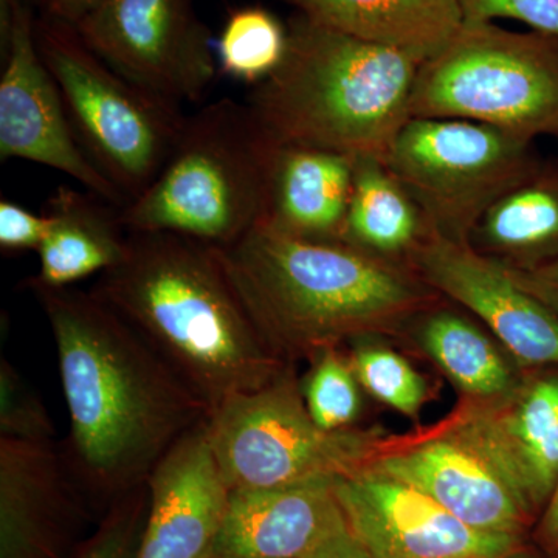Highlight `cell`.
<instances>
[{"label":"cell","instance_id":"obj_18","mask_svg":"<svg viewBox=\"0 0 558 558\" xmlns=\"http://www.w3.org/2000/svg\"><path fill=\"white\" fill-rule=\"evenodd\" d=\"M453 435L501 473L529 512L539 508L558 486V379L510 392L502 405L469 411Z\"/></svg>","mask_w":558,"mask_h":558},{"label":"cell","instance_id":"obj_31","mask_svg":"<svg viewBox=\"0 0 558 558\" xmlns=\"http://www.w3.org/2000/svg\"><path fill=\"white\" fill-rule=\"evenodd\" d=\"M50 218L46 211L35 215L14 202H0V247L3 252H38L50 230Z\"/></svg>","mask_w":558,"mask_h":558},{"label":"cell","instance_id":"obj_36","mask_svg":"<svg viewBox=\"0 0 558 558\" xmlns=\"http://www.w3.org/2000/svg\"><path fill=\"white\" fill-rule=\"evenodd\" d=\"M510 558H531V557H524V556H521L520 553H517L515 556L510 557Z\"/></svg>","mask_w":558,"mask_h":558},{"label":"cell","instance_id":"obj_6","mask_svg":"<svg viewBox=\"0 0 558 558\" xmlns=\"http://www.w3.org/2000/svg\"><path fill=\"white\" fill-rule=\"evenodd\" d=\"M411 119L476 121L532 142L558 138V38L462 24L418 65Z\"/></svg>","mask_w":558,"mask_h":558},{"label":"cell","instance_id":"obj_3","mask_svg":"<svg viewBox=\"0 0 558 558\" xmlns=\"http://www.w3.org/2000/svg\"><path fill=\"white\" fill-rule=\"evenodd\" d=\"M220 250L250 314L281 357L319 354L409 317L427 301L416 279L343 241L303 240L260 222Z\"/></svg>","mask_w":558,"mask_h":558},{"label":"cell","instance_id":"obj_28","mask_svg":"<svg viewBox=\"0 0 558 558\" xmlns=\"http://www.w3.org/2000/svg\"><path fill=\"white\" fill-rule=\"evenodd\" d=\"M57 429L43 400L14 369L0 362V438L53 442Z\"/></svg>","mask_w":558,"mask_h":558},{"label":"cell","instance_id":"obj_8","mask_svg":"<svg viewBox=\"0 0 558 558\" xmlns=\"http://www.w3.org/2000/svg\"><path fill=\"white\" fill-rule=\"evenodd\" d=\"M207 424L230 490L344 478L379 457L374 436L319 428L289 369L266 387L227 400Z\"/></svg>","mask_w":558,"mask_h":558},{"label":"cell","instance_id":"obj_25","mask_svg":"<svg viewBox=\"0 0 558 558\" xmlns=\"http://www.w3.org/2000/svg\"><path fill=\"white\" fill-rule=\"evenodd\" d=\"M288 25L259 5L231 10L220 32L216 58L219 73L256 87L284 61Z\"/></svg>","mask_w":558,"mask_h":558},{"label":"cell","instance_id":"obj_19","mask_svg":"<svg viewBox=\"0 0 558 558\" xmlns=\"http://www.w3.org/2000/svg\"><path fill=\"white\" fill-rule=\"evenodd\" d=\"M354 168L347 154L278 145L264 222L303 240L343 241Z\"/></svg>","mask_w":558,"mask_h":558},{"label":"cell","instance_id":"obj_15","mask_svg":"<svg viewBox=\"0 0 558 558\" xmlns=\"http://www.w3.org/2000/svg\"><path fill=\"white\" fill-rule=\"evenodd\" d=\"M207 421L182 436L150 472L148 512L134 558H204L218 537L231 490Z\"/></svg>","mask_w":558,"mask_h":558},{"label":"cell","instance_id":"obj_30","mask_svg":"<svg viewBox=\"0 0 558 558\" xmlns=\"http://www.w3.org/2000/svg\"><path fill=\"white\" fill-rule=\"evenodd\" d=\"M464 25L523 22L531 31L558 38V0H457Z\"/></svg>","mask_w":558,"mask_h":558},{"label":"cell","instance_id":"obj_2","mask_svg":"<svg viewBox=\"0 0 558 558\" xmlns=\"http://www.w3.org/2000/svg\"><path fill=\"white\" fill-rule=\"evenodd\" d=\"M92 292L137 329L209 414L288 371L215 245L168 231H130L126 258L101 274Z\"/></svg>","mask_w":558,"mask_h":558},{"label":"cell","instance_id":"obj_34","mask_svg":"<svg viewBox=\"0 0 558 558\" xmlns=\"http://www.w3.org/2000/svg\"><path fill=\"white\" fill-rule=\"evenodd\" d=\"M543 538L554 548H558V486L548 502L542 523Z\"/></svg>","mask_w":558,"mask_h":558},{"label":"cell","instance_id":"obj_14","mask_svg":"<svg viewBox=\"0 0 558 558\" xmlns=\"http://www.w3.org/2000/svg\"><path fill=\"white\" fill-rule=\"evenodd\" d=\"M411 264L425 284L483 319L521 362L558 365V315L501 264L436 234Z\"/></svg>","mask_w":558,"mask_h":558},{"label":"cell","instance_id":"obj_20","mask_svg":"<svg viewBox=\"0 0 558 558\" xmlns=\"http://www.w3.org/2000/svg\"><path fill=\"white\" fill-rule=\"evenodd\" d=\"M50 230L38 250L36 281L49 288H72L81 279L119 266L130 248V231L120 208L95 194L60 186L46 209Z\"/></svg>","mask_w":558,"mask_h":558},{"label":"cell","instance_id":"obj_27","mask_svg":"<svg viewBox=\"0 0 558 558\" xmlns=\"http://www.w3.org/2000/svg\"><path fill=\"white\" fill-rule=\"evenodd\" d=\"M352 368L374 398L407 416H416L425 400V384L405 359L389 349L365 344L355 352Z\"/></svg>","mask_w":558,"mask_h":558},{"label":"cell","instance_id":"obj_9","mask_svg":"<svg viewBox=\"0 0 558 558\" xmlns=\"http://www.w3.org/2000/svg\"><path fill=\"white\" fill-rule=\"evenodd\" d=\"M384 163L432 234L468 244L484 213L542 161L534 142L512 132L469 120L410 119Z\"/></svg>","mask_w":558,"mask_h":558},{"label":"cell","instance_id":"obj_24","mask_svg":"<svg viewBox=\"0 0 558 558\" xmlns=\"http://www.w3.org/2000/svg\"><path fill=\"white\" fill-rule=\"evenodd\" d=\"M422 343L429 355L469 395L501 398L513 389L512 373L490 340L475 325L449 311L425 319Z\"/></svg>","mask_w":558,"mask_h":558},{"label":"cell","instance_id":"obj_7","mask_svg":"<svg viewBox=\"0 0 558 558\" xmlns=\"http://www.w3.org/2000/svg\"><path fill=\"white\" fill-rule=\"evenodd\" d=\"M35 36L81 146L131 204L178 145L186 121L182 108L110 69L68 22L43 14Z\"/></svg>","mask_w":558,"mask_h":558},{"label":"cell","instance_id":"obj_29","mask_svg":"<svg viewBox=\"0 0 558 558\" xmlns=\"http://www.w3.org/2000/svg\"><path fill=\"white\" fill-rule=\"evenodd\" d=\"M148 501L146 484L113 501L94 537L84 542L75 558H134Z\"/></svg>","mask_w":558,"mask_h":558},{"label":"cell","instance_id":"obj_21","mask_svg":"<svg viewBox=\"0 0 558 558\" xmlns=\"http://www.w3.org/2000/svg\"><path fill=\"white\" fill-rule=\"evenodd\" d=\"M307 20L421 62L461 31L457 0H286Z\"/></svg>","mask_w":558,"mask_h":558},{"label":"cell","instance_id":"obj_16","mask_svg":"<svg viewBox=\"0 0 558 558\" xmlns=\"http://www.w3.org/2000/svg\"><path fill=\"white\" fill-rule=\"evenodd\" d=\"M336 480L231 490L218 537L204 558H318L352 534Z\"/></svg>","mask_w":558,"mask_h":558},{"label":"cell","instance_id":"obj_26","mask_svg":"<svg viewBox=\"0 0 558 558\" xmlns=\"http://www.w3.org/2000/svg\"><path fill=\"white\" fill-rule=\"evenodd\" d=\"M354 368L333 348L319 352L303 385L304 402L315 424L325 432H343L360 411Z\"/></svg>","mask_w":558,"mask_h":558},{"label":"cell","instance_id":"obj_32","mask_svg":"<svg viewBox=\"0 0 558 558\" xmlns=\"http://www.w3.org/2000/svg\"><path fill=\"white\" fill-rule=\"evenodd\" d=\"M505 267L513 279L527 292L537 296L558 315V259L532 267V269H512Z\"/></svg>","mask_w":558,"mask_h":558},{"label":"cell","instance_id":"obj_12","mask_svg":"<svg viewBox=\"0 0 558 558\" xmlns=\"http://www.w3.org/2000/svg\"><path fill=\"white\" fill-rule=\"evenodd\" d=\"M351 529L373 558H510L519 537L465 524L373 465L333 481Z\"/></svg>","mask_w":558,"mask_h":558},{"label":"cell","instance_id":"obj_37","mask_svg":"<svg viewBox=\"0 0 558 558\" xmlns=\"http://www.w3.org/2000/svg\"><path fill=\"white\" fill-rule=\"evenodd\" d=\"M28 3L38 2V0H27Z\"/></svg>","mask_w":558,"mask_h":558},{"label":"cell","instance_id":"obj_35","mask_svg":"<svg viewBox=\"0 0 558 558\" xmlns=\"http://www.w3.org/2000/svg\"><path fill=\"white\" fill-rule=\"evenodd\" d=\"M318 558H373L369 556L368 550L363 548L360 545L355 535H349L348 538H344L343 542L339 543V545L333 546L332 549L328 550V553L323 554L322 557Z\"/></svg>","mask_w":558,"mask_h":558},{"label":"cell","instance_id":"obj_23","mask_svg":"<svg viewBox=\"0 0 558 558\" xmlns=\"http://www.w3.org/2000/svg\"><path fill=\"white\" fill-rule=\"evenodd\" d=\"M427 219L384 160L355 159L343 242L379 258L409 255L428 240Z\"/></svg>","mask_w":558,"mask_h":558},{"label":"cell","instance_id":"obj_13","mask_svg":"<svg viewBox=\"0 0 558 558\" xmlns=\"http://www.w3.org/2000/svg\"><path fill=\"white\" fill-rule=\"evenodd\" d=\"M86 499L54 440L0 438V558H75Z\"/></svg>","mask_w":558,"mask_h":558},{"label":"cell","instance_id":"obj_1","mask_svg":"<svg viewBox=\"0 0 558 558\" xmlns=\"http://www.w3.org/2000/svg\"><path fill=\"white\" fill-rule=\"evenodd\" d=\"M57 347L70 435L64 449L87 497L112 505L145 486L207 403L137 329L94 292L28 279Z\"/></svg>","mask_w":558,"mask_h":558},{"label":"cell","instance_id":"obj_10","mask_svg":"<svg viewBox=\"0 0 558 558\" xmlns=\"http://www.w3.org/2000/svg\"><path fill=\"white\" fill-rule=\"evenodd\" d=\"M75 28L110 69L175 105L204 100L219 73L194 0H102Z\"/></svg>","mask_w":558,"mask_h":558},{"label":"cell","instance_id":"obj_11","mask_svg":"<svg viewBox=\"0 0 558 558\" xmlns=\"http://www.w3.org/2000/svg\"><path fill=\"white\" fill-rule=\"evenodd\" d=\"M27 0H2L3 69L0 76V159L49 167L113 207L126 197L81 146L57 81L40 57Z\"/></svg>","mask_w":558,"mask_h":558},{"label":"cell","instance_id":"obj_5","mask_svg":"<svg viewBox=\"0 0 558 558\" xmlns=\"http://www.w3.org/2000/svg\"><path fill=\"white\" fill-rule=\"evenodd\" d=\"M278 145L247 102H209L148 190L120 209L128 231H168L226 248L266 220Z\"/></svg>","mask_w":558,"mask_h":558},{"label":"cell","instance_id":"obj_4","mask_svg":"<svg viewBox=\"0 0 558 558\" xmlns=\"http://www.w3.org/2000/svg\"><path fill=\"white\" fill-rule=\"evenodd\" d=\"M284 61L247 105L275 145L384 160L411 119L421 62L296 13Z\"/></svg>","mask_w":558,"mask_h":558},{"label":"cell","instance_id":"obj_22","mask_svg":"<svg viewBox=\"0 0 558 558\" xmlns=\"http://www.w3.org/2000/svg\"><path fill=\"white\" fill-rule=\"evenodd\" d=\"M468 244L512 269L558 259V167L539 163L502 194L478 220Z\"/></svg>","mask_w":558,"mask_h":558},{"label":"cell","instance_id":"obj_17","mask_svg":"<svg viewBox=\"0 0 558 558\" xmlns=\"http://www.w3.org/2000/svg\"><path fill=\"white\" fill-rule=\"evenodd\" d=\"M373 468L417 488L469 526L520 537L529 515L486 458L454 435L385 451Z\"/></svg>","mask_w":558,"mask_h":558},{"label":"cell","instance_id":"obj_33","mask_svg":"<svg viewBox=\"0 0 558 558\" xmlns=\"http://www.w3.org/2000/svg\"><path fill=\"white\" fill-rule=\"evenodd\" d=\"M102 0H38L43 14L75 27Z\"/></svg>","mask_w":558,"mask_h":558}]
</instances>
